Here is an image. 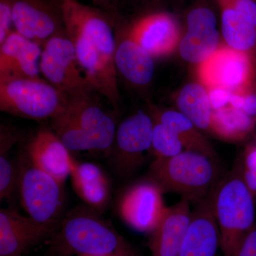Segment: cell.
I'll list each match as a JSON object with an SVG mask.
<instances>
[{
	"label": "cell",
	"mask_w": 256,
	"mask_h": 256,
	"mask_svg": "<svg viewBox=\"0 0 256 256\" xmlns=\"http://www.w3.org/2000/svg\"><path fill=\"white\" fill-rule=\"evenodd\" d=\"M58 1L66 32L73 42L82 73L92 88L116 110L120 95L114 65L117 43L112 30L114 16L78 0Z\"/></svg>",
	"instance_id": "6da1fadb"
},
{
	"label": "cell",
	"mask_w": 256,
	"mask_h": 256,
	"mask_svg": "<svg viewBox=\"0 0 256 256\" xmlns=\"http://www.w3.org/2000/svg\"><path fill=\"white\" fill-rule=\"evenodd\" d=\"M50 256H136L102 214L79 205L60 220L50 239Z\"/></svg>",
	"instance_id": "7a4b0ae2"
},
{
	"label": "cell",
	"mask_w": 256,
	"mask_h": 256,
	"mask_svg": "<svg viewBox=\"0 0 256 256\" xmlns=\"http://www.w3.org/2000/svg\"><path fill=\"white\" fill-rule=\"evenodd\" d=\"M94 90L67 96L63 110L50 119L52 129L70 152L109 156L116 126L114 117L92 96Z\"/></svg>",
	"instance_id": "3957f363"
},
{
	"label": "cell",
	"mask_w": 256,
	"mask_h": 256,
	"mask_svg": "<svg viewBox=\"0 0 256 256\" xmlns=\"http://www.w3.org/2000/svg\"><path fill=\"white\" fill-rule=\"evenodd\" d=\"M217 160L196 152L185 150L176 156L156 158L149 178L163 193H175L192 202L203 200L220 182Z\"/></svg>",
	"instance_id": "277c9868"
},
{
	"label": "cell",
	"mask_w": 256,
	"mask_h": 256,
	"mask_svg": "<svg viewBox=\"0 0 256 256\" xmlns=\"http://www.w3.org/2000/svg\"><path fill=\"white\" fill-rule=\"evenodd\" d=\"M214 212L224 256H235L240 242L255 220V206L245 178L232 172L212 192Z\"/></svg>",
	"instance_id": "5b68a950"
},
{
	"label": "cell",
	"mask_w": 256,
	"mask_h": 256,
	"mask_svg": "<svg viewBox=\"0 0 256 256\" xmlns=\"http://www.w3.org/2000/svg\"><path fill=\"white\" fill-rule=\"evenodd\" d=\"M67 95L40 78L0 80V110L40 121L52 119L63 110Z\"/></svg>",
	"instance_id": "8992f818"
},
{
	"label": "cell",
	"mask_w": 256,
	"mask_h": 256,
	"mask_svg": "<svg viewBox=\"0 0 256 256\" xmlns=\"http://www.w3.org/2000/svg\"><path fill=\"white\" fill-rule=\"evenodd\" d=\"M18 194L24 210L40 223L60 225L64 207V185L34 164L25 152L20 156Z\"/></svg>",
	"instance_id": "52a82bcc"
},
{
	"label": "cell",
	"mask_w": 256,
	"mask_h": 256,
	"mask_svg": "<svg viewBox=\"0 0 256 256\" xmlns=\"http://www.w3.org/2000/svg\"><path fill=\"white\" fill-rule=\"evenodd\" d=\"M40 70L45 80L66 95L94 90L82 73L73 42L66 31L44 44Z\"/></svg>",
	"instance_id": "ba28073f"
},
{
	"label": "cell",
	"mask_w": 256,
	"mask_h": 256,
	"mask_svg": "<svg viewBox=\"0 0 256 256\" xmlns=\"http://www.w3.org/2000/svg\"><path fill=\"white\" fill-rule=\"evenodd\" d=\"M152 117L143 112L124 119L116 130L114 146L108 156L114 172L130 176L146 160L144 153L152 148Z\"/></svg>",
	"instance_id": "9c48e42d"
},
{
	"label": "cell",
	"mask_w": 256,
	"mask_h": 256,
	"mask_svg": "<svg viewBox=\"0 0 256 256\" xmlns=\"http://www.w3.org/2000/svg\"><path fill=\"white\" fill-rule=\"evenodd\" d=\"M198 76L206 88L220 87L234 94L250 92L254 68L248 53L222 47L200 64Z\"/></svg>",
	"instance_id": "30bf717a"
},
{
	"label": "cell",
	"mask_w": 256,
	"mask_h": 256,
	"mask_svg": "<svg viewBox=\"0 0 256 256\" xmlns=\"http://www.w3.org/2000/svg\"><path fill=\"white\" fill-rule=\"evenodd\" d=\"M160 186L148 178L128 188L118 203V213L130 228L150 234L159 224L166 206Z\"/></svg>",
	"instance_id": "8fae6325"
},
{
	"label": "cell",
	"mask_w": 256,
	"mask_h": 256,
	"mask_svg": "<svg viewBox=\"0 0 256 256\" xmlns=\"http://www.w3.org/2000/svg\"><path fill=\"white\" fill-rule=\"evenodd\" d=\"M15 31L40 46L65 32L58 0H11Z\"/></svg>",
	"instance_id": "7c38bea8"
},
{
	"label": "cell",
	"mask_w": 256,
	"mask_h": 256,
	"mask_svg": "<svg viewBox=\"0 0 256 256\" xmlns=\"http://www.w3.org/2000/svg\"><path fill=\"white\" fill-rule=\"evenodd\" d=\"M60 225L45 224L12 210H0V256H21L50 239Z\"/></svg>",
	"instance_id": "4fadbf2b"
},
{
	"label": "cell",
	"mask_w": 256,
	"mask_h": 256,
	"mask_svg": "<svg viewBox=\"0 0 256 256\" xmlns=\"http://www.w3.org/2000/svg\"><path fill=\"white\" fill-rule=\"evenodd\" d=\"M220 233L212 204V192L196 202L178 256H216Z\"/></svg>",
	"instance_id": "5bb4252c"
},
{
	"label": "cell",
	"mask_w": 256,
	"mask_h": 256,
	"mask_svg": "<svg viewBox=\"0 0 256 256\" xmlns=\"http://www.w3.org/2000/svg\"><path fill=\"white\" fill-rule=\"evenodd\" d=\"M128 36L154 58L171 53L178 46L180 33L172 16L164 12H156L136 20Z\"/></svg>",
	"instance_id": "9a60e30c"
},
{
	"label": "cell",
	"mask_w": 256,
	"mask_h": 256,
	"mask_svg": "<svg viewBox=\"0 0 256 256\" xmlns=\"http://www.w3.org/2000/svg\"><path fill=\"white\" fill-rule=\"evenodd\" d=\"M26 154L34 164L62 185L72 174L76 162L52 129L42 128L28 142Z\"/></svg>",
	"instance_id": "2e32d148"
},
{
	"label": "cell",
	"mask_w": 256,
	"mask_h": 256,
	"mask_svg": "<svg viewBox=\"0 0 256 256\" xmlns=\"http://www.w3.org/2000/svg\"><path fill=\"white\" fill-rule=\"evenodd\" d=\"M186 22L188 32L180 42V54L188 62L202 64L218 48L214 13L203 6L195 8L188 13Z\"/></svg>",
	"instance_id": "e0dca14e"
},
{
	"label": "cell",
	"mask_w": 256,
	"mask_h": 256,
	"mask_svg": "<svg viewBox=\"0 0 256 256\" xmlns=\"http://www.w3.org/2000/svg\"><path fill=\"white\" fill-rule=\"evenodd\" d=\"M41 46L14 31L0 45V80L40 78Z\"/></svg>",
	"instance_id": "ac0fdd59"
},
{
	"label": "cell",
	"mask_w": 256,
	"mask_h": 256,
	"mask_svg": "<svg viewBox=\"0 0 256 256\" xmlns=\"http://www.w3.org/2000/svg\"><path fill=\"white\" fill-rule=\"evenodd\" d=\"M190 204V200L182 197L172 206L166 207L159 224L150 234L152 256H178L191 218Z\"/></svg>",
	"instance_id": "d6986e66"
},
{
	"label": "cell",
	"mask_w": 256,
	"mask_h": 256,
	"mask_svg": "<svg viewBox=\"0 0 256 256\" xmlns=\"http://www.w3.org/2000/svg\"><path fill=\"white\" fill-rule=\"evenodd\" d=\"M72 184L84 204L104 214L112 195L110 178L100 166L92 162H76L72 174Z\"/></svg>",
	"instance_id": "ffe728a7"
},
{
	"label": "cell",
	"mask_w": 256,
	"mask_h": 256,
	"mask_svg": "<svg viewBox=\"0 0 256 256\" xmlns=\"http://www.w3.org/2000/svg\"><path fill=\"white\" fill-rule=\"evenodd\" d=\"M152 56L130 37L116 45L114 65L116 72L134 85L144 86L153 78L154 64Z\"/></svg>",
	"instance_id": "44dd1931"
},
{
	"label": "cell",
	"mask_w": 256,
	"mask_h": 256,
	"mask_svg": "<svg viewBox=\"0 0 256 256\" xmlns=\"http://www.w3.org/2000/svg\"><path fill=\"white\" fill-rule=\"evenodd\" d=\"M14 128L1 126L0 131V200L11 202L18 194L20 158L15 160L10 150L18 140Z\"/></svg>",
	"instance_id": "7402d4cb"
},
{
	"label": "cell",
	"mask_w": 256,
	"mask_h": 256,
	"mask_svg": "<svg viewBox=\"0 0 256 256\" xmlns=\"http://www.w3.org/2000/svg\"><path fill=\"white\" fill-rule=\"evenodd\" d=\"M152 118L173 130L181 140L186 150L196 152L217 160L216 152L198 130L200 128L180 111H163Z\"/></svg>",
	"instance_id": "603a6c76"
},
{
	"label": "cell",
	"mask_w": 256,
	"mask_h": 256,
	"mask_svg": "<svg viewBox=\"0 0 256 256\" xmlns=\"http://www.w3.org/2000/svg\"><path fill=\"white\" fill-rule=\"evenodd\" d=\"M180 112L200 130H210L212 109L206 88L190 84L182 89L178 98Z\"/></svg>",
	"instance_id": "cb8c5ba5"
},
{
	"label": "cell",
	"mask_w": 256,
	"mask_h": 256,
	"mask_svg": "<svg viewBox=\"0 0 256 256\" xmlns=\"http://www.w3.org/2000/svg\"><path fill=\"white\" fill-rule=\"evenodd\" d=\"M220 6L224 40L230 48L248 53L256 45V26L233 8Z\"/></svg>",
	"instance_id": "d4e9b609"
},
{
	"label": "cell",
	"mask_w": 256,
	"mask_h": 256,
	"mask_svg": "<svg viewBox=\"0 0 256 256\" xmlns=\"http://www.w3.org/2000/svg\"><path fill=\"white\" fill-rule=\"evenodd\" d=\"M252 126V121L248 114L232 106H225L213 110L210 130L220 138L235 140L245 136Z\"/></svg>",
	"instance_id": "484cf974"
},
{
	"label": "cell",
	"mask_w": 256,
	"mask_h": 256,
	"mask_svg": "<svg viewBox=\"0 0 256 256\" xmlns=\"http://www.w3.org/2000/svg\"><path fill=\"white\" fill-rule=\"evenodd\" d=\"M153 121L154 128L152 151L156 158H170L183 152L184 148L176 133L166 124L154 119Z\"/></svg>",
	"instance_id": "4316f807"
},
{
	"label": "cell",
	"mask_w": 256,
	"mask_h": 256,
	"mask_svg": "<svg viewBox=\"0 0 256 256\" xmlns=\"http://www.w3.org/2000/svg\"><path fill=\"white\" fill-rule=\"evenodd\" d=\"M11 0H0V45L15 31Z\"/></svg>",
	"instance_id": "83f0119b"
},
{
	"label": "cell",
	"mask_w": 256,
	"mask_h": 256,
	"mask_svg": "<svg viewBox=\"0 0 256 256\" xmlns=\"http://www.w3.org/2000/svg\"><path fill=\"white\" fill-rule=\"evenodd\" d=\"M220 6H230L256 26V0H220Z\"/></svg>",
	"instance_id": "f1b7e54d"
},
{
	"label": "cell",
	"mask_w": 256,
	"mask_h": 256,
	"mask_svg": "<svg viewBox=\"0 0 256 256\" xmlns=\"http://www.w3.org/2000/svg\"><path fill=\"white\" fill-rule=\"evenodd\" d=\"M210 106L213 110H218L230 102L233 92L224 88L214 87L206 89Z\"/></svg>",
	"instance_id": "f546056e"
},
{
	"label": "cell",
	"mask_w": 256,
	"mask_h": 256,
	"mask_svg": "<svg viewBox=\"0 0 256 256\" xmlns=\"http://www.w3.org/2000/svg\"><path fill=\"white\" fill-rule=\"evenodd\" d=\"M235 256H256V230H250L246 234Z\"/></svg>",
	"instance_id": "4dcf8cb0"
},
{
	"label": "cell",
	"mask_w": 256,
	"mask_h": 256,
	"mask_svg": "<svg viewBox=\"0 0 256 256\" xmlns=\"http://www.w3.org/2000/svg\"><path fill=\"white\" fill-rule=\"evenodd\" d=\"M245 102L242 110L249 116H256V94L250 92L244 94Z\"/></svg>",
	"instance_id": "1f68e13d"
},
{
	"label": "cell",
	"mask_w": 256,
	"mask_h": 256,
	"mask_svg": "<svg viewBox=\"0 0 256 256\" xmlns=\"http://www.w3.org/2000/svg\"><path fill=\"white\" fill-rule=\"evenodd\" d=\"M96 4L100 5L106 12L114 16L119 0H92Z\"/></svg>",
	"instance_id": "d6a6232c"
},
{
	"label": "cell",
	"mask_w": 256,
	"mask_h": 256,
	"mask_svg": "<svg viewBox=\"0 0 256 256\" xmlns=\"http://www.w3.org/2000/svg\"><path fill=\"white\" fill-rule=\"evenodd\" d=\"M247 171L246 174L256 176V150L252 151L247 156Z\"/></svg>",
	"instance_id": "836d02e7"
},
{
	"label": "cell",
	"mask_w": 256,
	"mask_h": 256,
	"mask_svg": "<svg viewBox=\"0 0 256 256\" xmlns=\"http://www.w3.org/2000/svg\"><path fill=\"white\" fill-rule=\"evenodd\" d=\"M244 102H245V98H244V94H234L230 98V106L235 108L240 109L242 110L244 107Z\"/></svg>",
	"instance_id": "e575fe53"
},
{
	"label": "cell",
	"mask_w": 256,
	"mask_h": 256,
	"mask_svg": "<svg viewBox=\"0 0 256 256\" xmlns=\"http://www.w3.org/2000/svg\"></svg>",
	"instance_id": "d590c367"
},
{
	"label": "cell",
	"mask_w": 256,
	"mask_h": 256,
	"mask_svg": "<svg viewBox=\"0 0 256 256\" xmlns=\"http://www.w3.org/2000/svg\"><path fill=\"white\" fill-rule=\"evenodd\" d=\"M218 1H220V0H218Z\"/></svg>",
	"instance_id": "8d00e7d4"
}]
</instances>
